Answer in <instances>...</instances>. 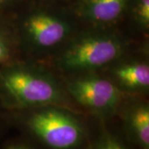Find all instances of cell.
Returning <instances> with one entry per match:
<instances>
[{"mask_svg":"<svg viewBox=\"0 0 149 149\" xmlns=\"http://www.w3.org/2000/svg\"><path fill=\"white\" fill-rule=\"evenodd\" d=\"M69 91L80 104L97 110L113 108L120 97V92L115 85L99 77L74 80L70 85Z\"/></svg>","mask_w":149,"mask_h":149,"instance_id":"4","label":"cell"},{"mask_svg":"<svg viewBox=\"0 0 149 149\" xmlns=\"http://www.w3.org/2000/svg\"><path fill=\"white\" fill-rule=\"evenodd\" d=\"M128 0H86L84 10L92 21L107 23L122 14Z\"/></svg>","mask_w":149,"mask_h":149,"instance_id":"6","label":"cell"},{"mask_svg":"<svg viewBox=\"0 0 149 149\" xmlns=\"http://www.w3.org/2000/svg\"><path fill=\"white\" fill-rule=\"evenodd\" d=\"M27 123L35 135L53 149L73 148L80 143L84 134L76 119L54 109L33 113Z\"/></svg>","mask_w":149,"mask_h":149,"instance_id":"2","label":"cell"},{"mask_svg":"<svg viewBox=\"0 0 149 149\" xmlns=\"http://www.w3.org/2000/svg\"><path fill=\"white\" fill-rule=\"evenodd\" d=\"M3 1H5V0H0V2H3Z\"/></svg>","mask_w":149,"mask_h":149,"instance_id":"13","label":"cell"},{"mask_svg":"<svg viewBox=\"0 0 149 149\" xmlns=\"http://www.w3.org/2000/svg\"><path fill=\"white\" fill-rule=\"evenodd\" d=\"M9 52L4 41L0 37V62H3L8 58Z\"/></svg>","mask_w":149,"mask_h":149,"instance_id":"11","label":"cell"},{"mask_svg":"<svg viewBox=\"0 0 149 149\" xmlns=\"http://www.w3.org/2000/svg\"><path fill=\"white\" fill-rule=\"evenodd\" d=\"M0 85L11 100L20 106L53 104L61 100V92L54 82L24 70L2 73Z\"/></svg>","mask_w":149,"mask_h":149,"instance_id":"1","label":"cell"},{"mask_svg":"<svg viewBox=\"0 0 149 149\" xmlns=\"http://www.w3.org/2000/svg\"><path fill=\"white\" fill-rule=\"evenodd\" d=\"M26 28L34 42L42 47H51L61 42L69 30L64 22L46 13L30 17Z\"/></svg>","mask_w":149,"mask_h":149,"instance_id":"5","label":"cell"},{"mask_svg":"<svg viewBox=\"0 0 149 149\" xmlns=\"http://www.w3.org/2000/svg\"><path fill=\"white\" fill-rule=\"evenodd\" d=\"M97 149H126L122 144L118 143L114 140H107L98 148Z\"/></svg>","mask_w":149,"mask_h":149,"instance_id":"10","label":"cell"},{"mask_svg":"<svg viewBox=\"0 0 149 149\" xmlns=\"http://www.w3.org/2000/svg\"><path fill=\"white\" fill-rule=\"evenodd\" d=\"M115 75L124 85L132 89H147L149 85V67L144 63L122 65L115 70Z\"/></svg>","mask_w":149,"mask_h":149,"instance_id":"7","label":"cell"},{"mask_svg":"<svg viewBox=\"0 0 149 149\" xmlns=\"http://www.w3.org/2000/svg\"><path fill=\"white\" fill-rule=\"evenodd\" d=\"M122 46L117 39L106 36L84 38L63 55L61 64L71 70L94 69L109 64L120 56Z\"/></svg>","mask_w":149,"mask_h":149,"instance_id":"3","label":"cell"},{"mask_svg":"<svg viewBox=\"0 0 149 149\" xmlns=\"http://www.w3.org/2000/svg\"><path fill=\"white\" fill-rule=\"evenodd\" d=\"M131 126L143 149H149V109L148 106H139L134 109L130 118Z\"/></svg>","mask_w":149,"mask_h":149,"instance_id":"8","label":"cell"},{"mask_svg":"<svg viewBox=\"0 0 149 149\" xmlns=\"http://www.w3.org/2000/svg\"><path fill=\"white\" fill-rule=\"evenodd\" d=\"M8 149H29L26 148V147H23V146H12Z\"/></svg>","mask_w":149,"mask_h":149,"instance_id":"12","label":"cell"},{"mask_svg":"<svg viewBox=\"0 0 149 149\" xmlns=\"http://www.w3.org/2000/svg\"><path fill=\"white\" fill-rule=\"evenodd\" d=\"M137 16L144 27L149 24V0H139L137 5Z\"/></svg>","mask_w":149,"mask_h":149,"instance_id":"9","label":"cell"}]
</instances>
